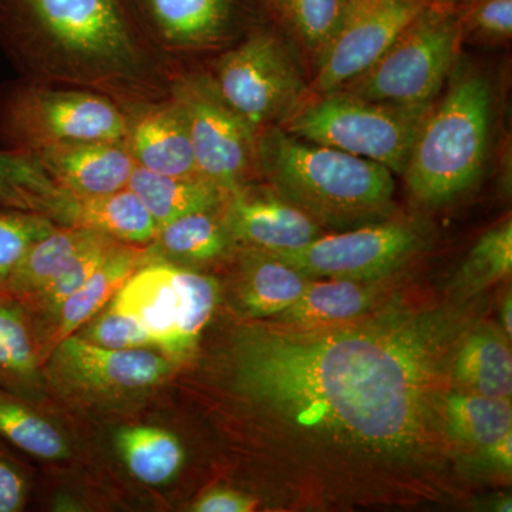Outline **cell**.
Masks as SVG:
<instances>
[{
    "label": "cell",
    "instance_id": "d590c367",
    "mask_svg": "<svg viewBox=\"0 0 512 512\" xmlns=\"http://www.w3.org/2000/svg\"><path fill=\"white\" fill-rule=\"evenodd\" d=\"M82 338L110 349H140L154 345L147 330L136 319L111 305L87 326Z\"/></svg>",
    "mask_w": 512,
    "mask_h": 512
},
{
    "label": "cell",
    "instance_id": "5bb4252c",
    "mask_svg": "<svg viewBox=\"0 0 512 512\" xmlns=\"http://www.w3.org/2000/svg\"><path fill=\"white\" fill-rule=\"evenodd\" d=\"M56 365L80 386L100 392L147 389L171 372L165 357L146 348L110 349L72 335L56 346Z\"/></svg>",
    "mask_w": 512,
    "mask_h": 512
},
{
    "label": "cell",
    "instance_id": "ba28073f",
    "mask_svg": "<svg viewBox=\"0 0 512 512\" xmlns=\"http://www.w3.org/2000/svg\"><path fill=\"white\" fill-rule=\"evenodd\" d=\"M212 79L224 100L256 134L284 123L301 106L308 90L289 46L262 29L225 52Z\"/></svg>",
    "mask_w": 512,
    "mask_h": 512
},
{
    "label": "cell",
    "instance_id": "d6986e66",
    "mask_svg": "<svg viewBox=\"0 0 512 512\" xmlns=\"http://www.w3.org/2000/svg\"><path fill=\"white\" fill-rule=\"evenodd\" d=\"M150 249L117 242L107 258L101 262L96 272L79 291L63 302L57 311V326L50 346L56 348L63 339L74 335L83 325L90 322L107 305L113 301L117 292L123 288L128 278L146 264Z\"/></svg>",
    "mask_w": 512,
    "mask_h": 512
},
{
    "label": "cell",
    "instance_id": "8d00e7d4",
    "mask_svg": "<svg viewBox=\"0 0 512 512\" xmlns=\"http://www.w3.org/2000/svg\"><path fill=\"white\" fill-rule=\"evenodd\" d=\"M457 13L463 32L493 42L512 37V0H463Z\"/></svg>",
    "mask_w": 512,
    "mask_h": 512
},
{
    "label": "cell",
    "instance_id": "2e32d148",
    "mask_svg": "<svg viewBox=\"0 0 512 512\" xmlns=\"http://www.w3.org/2000/svg\"><path fill=\"white\" fill-rule=\"evenodd\" d=\"M33 156L56 185L76 198L123 190L136 168L127 144L121 141L66 144Z\"/></svg>",
    "mask_w": 512,
    "mask_h": 512
},
{
    "label": "cell",
    "instance_id": "4fadbf2b",
    "mask_svg": "<svg viewBox=\"0 0 512 512\" xmlns=\"http://www.w3.org/2000/svg\"><path fill=\"white\" fill-rule=\"evenodd\" d=\"M222 208L229 234L242 248L291 251L323 235L318 222L274 190L256 194L244 185L228 194Z\"/></svg>",
    "mask_w": 512,
    "mask_h": 512
},
{
    "label": "cell",
    "instance_id": "8fae6325",
    "mask_svg": "<svg viewBox=\"0 0 512 512\" xmlns=\"http://www.w3.org/2000/svg\"><path fill=\"white\" fill-rule=\"evenodd\" d=\"M431 0H350L342 26L318 60L315 97L336 92L366 72Z\"/></svg>",
    "mask_w": 512,
    "mask_h": 512
},
{
    "label": "cell",
    "instance_id": "603a6c76",
    "mask_svg": "<svg viewBox=\"0 0 512 512\" xmlns=\"http://www.w3.org/2000/svg\"><path fill=\"white\" fill-rule=\"evenodd\" d=\"M73 197L47 175L35 156L0 150V208L36 212L66 224Z\"/></svg>",
    "mask_w": 512,
    "mask_h": 512
},
{
    "label": "cell",
    "instance_id": "44dd1931",
    "mask_svg": "<svg viewBox=\"0 0 512 512\" xmlns=\"http://www.w3.org/2000/svg\"><path fill=\"white\" fill-rule=\"evenodd\" d=\"M311 278L268 252L244 248L239 305L249 318L278 315L301 298Z\"/></svg>",
    "mask_w": 512,
    "mask_h": 512
},
{
    "label": "cell",
    "instance_id": "d4e9b609",
    "mask_svg": "<svg viewBox=\"0 0 512 512\" xmlns=\"http://www.w3.org/2000/svg\"><path fill=\"white\" fill-rule=\"evenodd\" d=\"M103 234L82 227L59 225L39 239L16 266L3 295L28 302L40 289L59 275L80 252L99 241Z\"/></svg>",
    "mask_w": 512,
    "mask_h": 512
},
{
    "label": "cell",
    "instance_id": "e575fe53",
    "mask_svg": "<svg viewBox=\"0 0 512 512\" xmlns=\"http://www.w3.org/2000/svg\"><path fill=\"white\" fill-rule=\"evenodd\" d=\"M116 244L117 241L104 235L99 241L80 252L69 265L64 266L59 275L43 286L30 301L55 316L63 302L82 288L84 282L96 272Z\"/></svg>",
    "mask_w": 512,
    "mask_h": 512
},
{
    "label": "cell",
    "instance_id": "7a4b0ae2",
    "mask_svg": "<svg viewBox=\"0 0 512 512\" xmlns=\"http://www.w3.org/2000/svg\"><path fill=\"white\" fill-rule=\"evenodd\" d=\"M0 45L26 82L104 94L124 110L170 92L131 0H0Z\"/></svg>",
    "mask_w": 512,
    "mask_h": 512
},
{
    "label": "cell",
    "instance_id": "3957f363",
    "mask_svg": "<svg viewBox=\"0 0 512 512\" xmlns=\"http://www.w3.org/2000/svg\"><path fill=\"white\" fill-rule=\"evenodd\" d=\"M256 171L320 227L376 222L392 208L393 173L384 165L309 143L281 126L259 131Z\"/></svg>",
    "mask_w": 512,
    "mask_h": 512
},
{
    "label": "cell",
    "instance_id": "f1b7e54d",
    "mask_svg": "<svg viewBox=\"0 0 512 512\" xmlns=\"http://www.w3.org/2000/svg\"><path fill=\"white\" fill-rule=\"evenodd\" d=\"M350 0H266L292 35L319 60L336 36Z\"/></svg>",
    "mask_w": 512,
    "mask_h": 512
},
{
    "label": "cell",
    "instance_id": "9a60e30c",
    "mask_svg": "<svg viewBox=\"0 0 512 512\" xmlns=\"http://www.w3.org/2000/svg\"><path fill=\"white\" fill-rule=\"evenodd\" d=\"M126 111V144L137 167L178 177L198 175L187 120L170 94Z\"/></svg>",
    "mask_w": 512,
    "mask_h": 512
},
{
    "label": "cell",
    "instance_id": "277c9868",
    "mask_svg": "<svg viewBox=\"0 0 512 512\" xmlns=\"http://www.w3.org/2000/svg\"><path fill=\"white\" fill-rule=\"evenodd\" d=\"M493 92L483 74H457L439 107L431 109L410 151L403 177L413 197L448 204L483 174L490 144Z\"/></svg>",
    "mask_w": 512,
    "mask_h": 512
},
{
    "label": "cell",
    "instance_id": "836d02e7",
    "mask_svg": "<svg viewBox=\"0 0 512 512\" xmlns=\"http://www.w3.org/2000/svg\"><path fill=\"white\" fill-rule=\"evenodd\" d=\"M57 227L45 215L0 208V295L28 249Z\"/></svg>",
    "mask_w": 512,
    "mask_h": 512
},
{
    "label": "cell",
    "instance_id": "5b68a950",
    "mask_svg": "<svg viewBox=\"0 0 512 512\" xmlns=\"http://www.w3.org/2000/svg\"><path fill=\"white\" fill-rule=\"evenodd\" d=\"M434 103H379L333 92L301 103L279 124L292 136L375 161L403 175L410 151Z\"/></svg>",
    "mask_w": 512,
    "mask_h": 512
},
{
    "label": "cell",
    "instance_id": "e0dca14e",
    "mask_svg": "<svg viewBox=\"0 0 512 512\" xmlns=\"http://www.w3.org/2000/svg\"><path fill=\"white\" fill-rule=\"evenodd\" d=\"M377 282L335 278L309 281L301 298L272 316L269 325L295 332L348 325L375 308L380 293Z\"/></svg>",
    "mask_w": 512,
    "mask_h": 512
},
{
    "label": "cell",
    "instance_id": "ab89813d",
    "mask_svg": "<svg viewBox=\"0 0 512 512\" xmlns=\"http://www.w3.org/2000/svg\"><path fill=\"white\" fill-rule=\"evenodd\" d=\"M483 456L484 460L493 464L495 468L510 473L512 466V431L505 434L500 440L495 441L493 446L485 448Z\"/></svg>",
    "mask_w": 512,
    "mask_h": 512
},
{
    "label": "cell",
    "instance_id": "ac0fdd59",
    "mask_svg": "<svg viewBox=\"0 0 512 512\" xmlns=\"http://www.w3.org/2000/svg\"><path fill=\"white\" fill-rule=\"evenodd\" d=\"M147 330L158 346L171 355L181 316V295L175 266L154 262L141 265L110 302Z\"/></svg>",
    "mask_w": 512,
    "mask_h": 512
},
{
    "label": "cell",
    "instance_id": "f35d334b",
    "mask_svg": "<svg viewBox=\"0 0 512 512\" xmlns=\"http://www.w3.org/2000/svg\"><path fill=\"white\" fill-rule=\"evenodd\" d=\"M255 507L256 501L249 495L220 488V490L210 491V493L202 495L200 500L192 507V511L249 512L254 511Z\"/></svg>",
    "mask_w": 512,
    "mask_h": 512
},
{
    "label": "cell",
    "instance_id": "484cf974",
    "mask_svg": "<svg viewBox=\"0 0 512 512\" xmlns=\"http://www.w3.org/2000/svg\"><path fill=\"white\" fill-rule=\"evenodd\" d=\"M444 426L450 440L481 453L512 431L511 399L471 392L447 393Z\"/></svg>",
    "mask_w": 512,
    "mask_h": 512
},
{
    "label": "cell",
    "instance_id": "83f0119b",
    "mask_svg": "<svg viewBox=\"0 0 512 512\" xmlns=\"http://www.w3.org/2000/svg\"><path fill=\"white\" fill-rule=\"evenodd\" d=\"M116 444L128 471L144 484H167L184 463L180 441L158 427H128L117 434Z\"/></svg>",
    "mask_w": 512,
    "mask_h": 512
},
{
    "label": "cell",
    "instance_id": "74e56055",
    "mask_svg": "<svg viewBox=\"0 0 512 512\" xmlns=\"http://www.w3.org/2000/svg\"><path fill=\"white\" fill-rule=\"evenodd\" d=\"M25 477L12 461L0 454V512H18L26 503Z\"/></svg>",
    "mask_w": 512,
    "mask_h": 512
},
{
    "label": "cell",
    "instance_id": "cb8c5ba5",
    "mask_svg": "<svg viewBox=\"0 0 512 512\" xmlns=\"http://www.w3.org/2000/svg\"><path fill=\"white\" fill-rule=\"evenodd\" d=\"M127 187L143 201L158 228L192 212L218 210L228 197V192L200 175L157 174L137 165Z\"/></svg>",
    "mask_w": 512,
    "mask_h": 512
},
{
    "label": "cell",
    "instance_id": "f546056e",
    "mask_svg": "<svg viewBox=\"0 0 512 512\" xmlns=\"http://www.w3.org/2000/svg\"><path fill=\"white\" fill-rule=\"evenodd\" d=\"M0 437L30 456L62 460L69 447L53 424L25 404L0 392Z\"/></svg>",
    "mask_w": 512,
    "mask_h": 512
},
{
    "label": "cell",
    "instance_id": "d6a6232c",
    "mask_svg": "<svg viewBox=\"0 0 512 512\" xmlns=\"http://www.w3.org/2000/svg\"><path fill=\"white\" fill-rule=\"evenodd\" d=\"M512 269L511 220L485 232L460 269L458 284L470 292L481 291L510 276Z\"/></svg>",
    "mask_w": 512,
    "mask_h": 512
},
{
    "label": "cell",
    "instance_id": "52a82bcc",
    "mask_svg": "<svg viewBox=\"0 0 512 512\" xmlns=\"http://www.w3.org/2000/svg\"><path fill=\"white\" fill-rule=\"evenodd\" d=\"M463 33L457 10L431 0L373 66L336 92L379 103H434Z\"/></svg>",
    "mask_w": 512,
    "mask_h": 512
},
{
    "label": "cell",
    "instance_id": "6da1fadb",
    "mask_svg": "<svg viewBox=\"0 0 512 512\" xmlns=\"http://www.w3.org/2000/svg\"><path fill=\"white\" fill-rule=\"evenodd\" d=\"M454 313L387 311L338 328L238 333L235 389L303 439L370 463L448 450L447 367Z\"/></svg>",
    "mask_w": 512,
    "mask_h": 512
},
{
    "label": "cell",
    "instance_id": "7c38bea8",
    "mask_svg": "<svg viewBox=\"0 0 512 512\" xmlns=\"http://www.w3.org/2000/svg\"><path fill=\"white\" fill-rule=\"evenodd\" d=\"M154 45L207 50L228 43L242 20L241 0H131Z\"/></svg>",
    "mask_w": 512,
    "mask_h": 512
},
{
    "label": "cell",
    "instance_id": "1f68e13d",
    "mask_svg": "<svg viewBox=\"0 0 512 512\" xmlns=\"http://www.w3.org/2000/svg\"><path fill=\"white\" fill-rule=\"evenodd\" d=\"M36 375L35 345L25 315L15 299L0 295V380L23 384Z\"/></svg>",
    "mask_w": 512,
    "mask_h": 512
},
{
    "label": "cell",
    "instance_id": "60d3db41",
    "mask_svg": "<svg viewBox=\"0 0 512 512\" xmlns=\"http://www.w3.org/2000/svg\"><path fill=\"white\" fill-rule=\"evenodd\" d=\"M512 299L511 293L505 296L503 305H501V325H503V333L507 336L508 340H511L512 335Z\"/></svg>",
    "mask_w": 512,
    "mask_h": 512
},
{
    "label": "cell",
    "instance_id": "30bf717a",
    "mask_svg": "<svg viewBox=\"0 0 512 512\" xmlns=\"http://www.w3.org/2000/svg\"><path fill=\"white\" fill-rule=\"evenodd\" d=\"M423 234L407 222H370L342 234L320 235L305 247L268 252L308 278L382 281L424 247Z\"/></svg>",
    "mask_w": 512,
    "mask_h": 512
},
{
    "label": "cell",
    "instance_id": "ffe728a7",
    "mask_svg": "<svg viewBox=\"0 0 512 512\" xmlns=\"http://www.w3.org/2000/svg\"><path fill=\"white\" fill-rule=\"evenodd\" d=\"M66 225L92 229L136 247L151 245L158 231L153 215L128 187L99 197H73Z\"/></svg>",
    "mask_w": 512,
    "mask_h": 512
},
{
    "label": "cell",
    "instance_id": "4316f807",
    "mask_svg": "<svg viewBox=\"0 0 512 512\" xmlns=\"http://www.w3.org/2000/svg\"><path fill=\"white\" fill-rule=\"evenodd\" d=\"M218 210L192 212L161 225L151 244L160 254L191 264L221 258L235 242Z\"/></svg>",
    "mask_w": 512,
    "mask_h": 512
},
{
    "label": "cell",
    "instance_id": "7402d4cb",
    "mask_svg": "<svg viewBox=\"0 0 512 512\" xmlns=\"http://www.w3.org/2000/svg\"><path fill=\"white\" fill-rule=\"evenodd\" d=\"M451 376L466 392L511 399L512 356L507 336L481 326L461 339L451 359Z\"/></svg>",
    "mask_w": 512,
    "mask_h": 512
},
{
    "label": "cell",
    "instance_id": "8992f818",
    "mask_svg": "<svg viewBox=\"0 0 512 512\" xmlns=\"http://www.w3.org/2000/svg\"><path fill=\"white\" fill-rule=\"evenodd\" d=\"M127 111L110 97L72 87L23 82L0 101V140L6 150L36 154L89 141L126 143Z\"/></svg>",
    "mask_w": 512,
    "mask_h": 512
},
{
    "label": "cell",
    "instance_id": "4dcf8cb0",
    "mask_svg": "<svg viewBox=\"0 0 512 512\" xmlns=\"http://www.w3.org/2000/svg\"><path fill=\"white\" fill-rule=\"evenodd\" d=\"M175 281L181 295V316L171 357L183 359L197 346L218 302V284L211 276L175 266Z\"/></svg>",
    "mask_w": 512,
    "mask_h": 512
},
{
    "label": "cell",
    "instance_id": "9c48e42d",
    "mask_svg": "<svg viewBox=\"0 0 512 512\" xmlns=\"http://www.w3.org/2000/svg\"><path fill=\"white\" fill-rule=\"evenodd\" d=\"M183 110L200 177L231 192L256 171L258 134L232 110L207 73L173 76L168 92Z\"/></svg>",
    "mask_w": 512,
    "mask_h": 512
}]
</instances>
